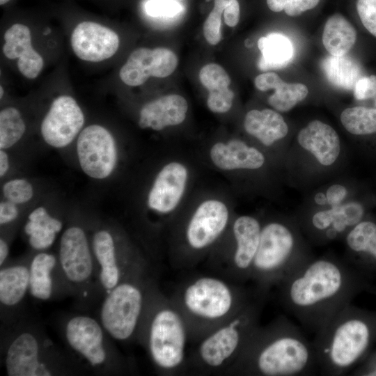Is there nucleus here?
<instances>
[{"mask_svg": "<svg viewBox=\"0 0 376 376\" xmlns=\"http://www.w3.org/2000/svg\"><path fill=\"white\" fill-rule=\"evenodd\" d=\"M370 279L348 261L310 258L276 288L284 309L305 329L316 333L360 292Z\"/></svg>", "mask_w": 376, "mask_h": 376, "instance_id": "nucleus-1", "label": "nucleus"}, {"mask_svg": "<svg viewBox=\"0 0 376 376\" xmlns=\"http://www.w3.org/2000/svg\"><path fill=\"white\" fill-rule=\"evenodd\" d=\"M319 370L315 348L302 330L284 315L256 328L226 374L305 376Z\"/></svg>", "mask_w": 376, "mask_h": 376, "instance_id": "nucleus-2", "label": "nucleus"}, {"mask_svg": "<svg viewBox=\"0 0 376 376\" xmlns=\"http://www.w3.org/2000/svg\"><path fill=\"white\" fill-rule=\"evenodd\" d=\"M312 342L322 375L352 372L376 343V311L350 303L315 333Z\"/></svg>", "mask_w": 376, "mask_h": 376, "instance_id": "nucleus-3", "label": "nucleus"}, {"mask_svg": "<svg viewBox=\"0 0 376 376\" xmlns=\"http://www.w3.org/2000/svg\"><path fill=\"white\" fill-rule=\"evenodd\" d=\"M259 292L228 279L199 275L180 283L171 299L187 322L190 341L196 343Z\"/></svg>", "mask_w": 376, "mask_h": 376, "instance_id": "nucleus-4", "label": "nucleus"}, {"mask_svg": "<svg viewBox=\"0 0 376 376\" xmlns=\"http://www.w3.org/2000/svg\"><path fill=\"white\" fill-rule=\"evenodd\" d=\"M138 336L159 373L176 375L188 370L187 322L171 297L156 286L150 296Z\"/></svg>", "mask_w": 376, "mask_h": 376, "instance_id": "nucleus-5", "label": "nucleus"}, {"mask_svg": "<svg viewBox=\"0 0 376 376\" xmlns=\"http://www.w3.org/2000/svg\"><path fill=\"white\" fill-rule=\"evenodd\" d=\"M268 295L259 292L236 313L196 342L188 354V370L203 375L226 373L260 325Z\"/></svg>", "mask_w": 376, "mask_h": 376, "instance_id": "nucleus-6", "label": "nucleus"}, {"mask_svg": "<svg viewBox=\"0 0 376 376\" xmlns=\"http://www.w3.org/2000/svg\"><path fill=\"white\" fill-rule=\"evenodd\" d=\"M146 266L139 264L116 287L107 292L100 308V323L108 335L127 341L139 334L154 288L146 275Z\"/></svg>", "mask_w": 376, "mask_h": 376, "instance_id": "nucleus-7", "label": "nucleus"}, {"mask_svg": "<svg viewBox=\"0 0 376 376\" xmlns=\"http://www.w3.org/2000/svg\"><path fill=\"white\" fill-rule=\"evenodd\" d=\"M311 258L302 251L290 226L271 221L262 227L250 281L268 293Z\"/></svg>", "mask_w": 376, "mask_h": 376, "instance_id": "nucleus-8", "label": "nucleus"}, {"mask_svg": "<svg viewBox=\"0 0 376 376\" xmlns=\"http://www.w3.org/2000/svg\"><path fill=\"white\" fill-rule=\"evenodd\" d=\"M76 151L79 166L88 177L109 178L118 162V148L111 133L100 125H91L77 136Z\"/></svg>", "mask_w": 376, "mask_h": 376, "instance_id": "nucleus-9", "label": "nucleus"}, {"mask_svg": "<svg viewBox=\"0 0 376 376\" xmlns=\"http://www.w3.org/2000/svg\"><path fill=\"white\" fill-rule=\"evenodd\" d=\"M106 334L101 323L88 315H74L64 327L65 339L71 350L95 369L111 364L113 352Z\"/></svg>", "mask_w": 376, "mask_h": 376, "instance_id": "nucleus-10", "label": "nucleus"}, {"mask_svg": "<svg viewBox=\"0 0 376 376\" xmlns=\"http://www.w3.org/2000/svg\"><path fill=\"white\" fill-rule=\"evenodd\" d=\"M4 361L8 376H50L56 373L48 357L47 346L32 331H22L12 338Z\"/></svg>", "mask_w": 376, "mask_h": 376, "instance_id": "nucleus-11", "label": "nucleus"}, {"mask_svg": "<svg viewBox=\"0 0 376 376\" xmlns=\"http://www.w3.org/2000/svg\"><path fill=\"white\" fill-rule=\"evenodd\" d=\"M91 244L85 230L71 226L62 233L58 247V265L65 280L73 287L88 284L95 266Z\"/></svg>", "mask_w": 376, "mask_h": 376, "instance_id": "nucleus-12", "label": "nucleus"}, {"mask_svg": "<svg viewBox=\"0 0 376 376\" xmlns=\"http://www.w3.org/2000/svg\"><path fill=\"white\" fill-rule=\"evenodd\" d=\"M85 122L84 113L76 100L70 95L55 98L43 118L40 133L51 147L63 148L78 136Z\"/></svg>", "mask_w": 376, "mask_h": 376, "instance_id": "nucleus-13", "label": "nucleus"}, {"mask_svg": "<svg viewBox=\"0 0 376 376\" xmlns=\"http://www.w3.org/2000/svg\"><path fill=\"white\" fill-rule=\"evenodd\" d=\"M261 229L260 222L251 216H240L233 222L232 233L235 248L226 265L221 269L228 279L242 283L250 281Z\"/></svg>", "mask_w": 376, "mask_h": 376, "instance_id": "nucleus-14", "label": "nucleus"}, {"mask_svg": "<svg viewBox=\"0 0 376 376\" xmlns=\"http://www.w3.org/2000/svg\"><path fill=\"white\" fill-rule=\"evenodd\" d=\"M229 212L226 205L218 200L203 202L190 218L185 232L189 250L203 251L210 247L226 230Z\"/></svg>", "mask_w": 376, "mask_h": 376, "instance_id": "nucleus-15", "label": "nucleus"}, {"mask_svg": "<svg viewBox=\"0 0 376 376\" xmlns=\"http://www.w3.org/2000/svg\"><path fill=\"white\" fill-rule=\"evenodd\" d=\"M178 62L177 56L167 48L141 47L131 52L120 70L119 77L125 84L138 86L150 77H169L176 69Z\"/></svg>", "mask_w": 376, "mask_h": 376, "instance_id": "nucleus-16", "label": "nucleus"}, {"mask_svg": "<svg viewBox=\"0 0 376 376\" xmlns=\"http://www.w3.org/2000/svg\"><path fill=\"white\" fill-rule=\"evenodd\" d=\"M70 43L80 59L100 62L113 56L119 47V38L112 29L93 22H82L73 30Z\"/></svg>", "mask_w": 376, "mask_h": 376, "instance_id": "nucleus-17", "label": "nucleus"}, {"mask_svg": "<svg viewBox=\"0 0 376 376\" xmlns=\"http://www.w3.org/2000/svg\"><path fill=\"white\" fill-rule=\"evenodd\" d=\"M91 246L100 283L107 292L116 287L139 265L120 258L114 237L107 229H99L94 233Z\"/></svg>", "mask_w": 376, "mask_h": 376, "instance_id": "nucleus-18", "label": "nucleus"}, {"mask_svg": "<svg viewBox=\"0 0 376 376\" xmlns=\"http://www.w3.org/2000/svg\"><path fill=\"white\" fill-rule=\"evenodd\" d=\"M188 172L177 162L166 164L157 173L148 196V207L160 214L172 212L181 200Z\"/></svg>", "mask_w": 376, "mask_h": 376, "instance_id": "nucleus-19", "label": "nucleus"}, {"mask_svg": "<svg viewBox=\"0 0 376 376\" xmlns=\"http://www.w3.org/2000/svg\"><path fill=\"white\" fill-rule=\"evenodd\" d=\"M3 53L9 59L18 58L17 68L28 79L36 78L41 72L44 61L32 47L29 28L22 24L12 25L4 33Z\"/></svg>", "mask_w": 376, "mask_h": 376, "instance_id": "nucleus-20", "label": "nucleus"}, {"mask_svg": "<svg viewBox=\"0 0 376 376\" xmlns=\"http://www.w3.org/2000/svg\"><path fill=\"white\" fill-rule=\"evenodd\" d=\"M349 263L370 279L376 276V223L361 221L347 233Z\"/></svg>", "mask_w": 376, "mask_h": 376, "instance_id": "nucleus-21", "label": "nucleus"}, {"mask_svg": "<svg viewBox=\"0 0 376 376\" xmlns=\"http://www.w3.org/2000/svg\"><path fill=\"white\" fill-rule=\"evenodd\" d=\"M187 110V102L182 96L166 95L143 106L139 113V125L142 129L159 131L182 123Z\"/></svg>", "mask_w": 376, "mask_h": 376, "instance_id": "nucleus-22", "label": "nucleus"}, {"mask_svg": "<svg viewBox=\"0 0 376 376\" xmlns=\"http://www.w3.org/2000/svg\"><path fill=\"white\" fill-rule=\"evenodd\" d=\"M299 145L312 153L324 166L332 164L340 152V140L329 125L315 120L301 130L297 136Z\"/></svg>", "mask_w": 376, "mask_h": 376, "instance_id": "nucleus-23", "label": "nucleus"}, {"mask_svg": "<svg viewBox=\"0 0 376 376\" xmlns=\"http://www.w3.org/2000/svg\"><path fill=\"white\" fill-rule=\"evenodd\" d=\"M210 156L217 168L225 171L257 169L265 162V157L258 150L237 139L214 144Z\"/></svg>", "mask_w": 376, "mask_h": 376, "instance_id": "nucleus-24", "label": "nucleus"}, {"mask_svg": "<svg viewBox=\"0 0 376 376\" xmlns=\"http://www.w3.org/2000/svg\"><path fill=\"white\" fill-rule=\"evenodd\" d=\"M199 79L209 91L208 109L214 113L228 111L233 105L234 93L228 88L231 80L226 71L217 63H208L201 69Z\"/></svg>", "mask_w": 376, "mask_h": 376, "instance_id": "nucleus-25", "label": "nucleus"}, {"mask_svg": "<svg viewBox=\"0 0 376 376\" xmlns=\"http://www.w3.org/2000/svg\"><path fill=\"white\" fill-rule=\"evenodd\" d=\"M244 127L248 134L267 146L284 138L288 132L283 118L276 111L268 109L249 111L245 116Z\"/></svg>", "mask_w": 376, "mask_h": 376, "instance_id": "nucleus-26", "label": "nucleus"}, {"mask_svg": "<svg viewBox=\"0 0 376 376\" xmlns=\"http://www.w3.org/2000/svg\"><path fill=\"white\" fill-rule=\"evenodd\" d=\"M62 228L61 220L51 215L45 207L39 206L29 214L24 230L33 249L45 251L54 244Z\"/></svg>", "mask_w": 376, "mask_h": 376, "instance_id": "nucleus-27", "label": "nucleus"}, {"mask_svg": "<svg viewBox=\"0 0 376 376\" xmlns=\"http://www.w3.org/2000/svg\"><path fill=\"white\" fill-rule=\"evenodd\" d=\"M58 259L50 253L41 251L36 253L29 263V292L36 299L49 300L54 295V272Z\"/></svg>", "mask_w": 376, "mask_h": 376, "instance_id": "nucleus-28", "label": "nucleus"}, {"mask_svg": "<svg viewBox=\"0 0 376 376\" xmlns=\"http://www.w3.org/2000/svg\"><path fill=\"white\" fill-rule=\"evenodd\" d=\"M1 267V306L13 308L21 304L29 292V265L19 263Z\"/></svg>", "mask_w": 376, "mask_h": 376, "instance_id": "nucleus-29", "label": "nucleus"}, {"mask_svg": "<svg viewBox=\"0 0 376 376\" xmlns=\"http://www.w3.org/2000/svg\"><path fill=\"white\" fill-rule=\"evenodd\" d=\"M258 47L262 54L258 65L263 71L285 68L294 56L291 41L279 33H272L260 38Z\"/></svg>", "mask_w": 376, "mask_h": 376, "instance_id": "nucleus-30", "label": "nucleus"}, {"mask_svg": "<svg viewBox=\"0 0 376 376\" xmlns=\"http://www.w3.org/2000/svg\"><path fill=\"white\" fill-rule=\"evenodd\" d=\"M322 40L325 49L331 55L343 56L354 45L357 32L352 24L343 15L335 14L327 20Z\"/></svg>", "mask_w": 376, "mask_h": 376, "instance_id": "nucleus-31", "label": "nucleus"}, {"mask_svg": "<svg viewBox=\"0 0 376 376\" xmlns=\"http://www.w3.org/2000/svg\"><path fill=\"white\" fill-rule=\"evenodd\" d=\"M321 66L329 82L341 89H354L358 80L362 77L359 64L345 54L328 56L323 59Z\"/></svg>", "mask_w": 376, "mask_h": 376, "instance_id": "nucleus-32", "label": "nucleus"}, {"mask_svg": "<svg viewBox=\"0 0 376 376\" xmlns=\"http://www.w3.org/2000/svg\"><path fill=\"white\" fill-rule=\"evenodd\" d=\"M343 127L351 134L365 135L376 132V109L364 107L347 108L340 114Z\"/></svg>", "mask_w": 376, "mask_h": 376, "instance_id": "nucleus-33", "label": "nucleus"}, {"mask_svg": "<svg viewBox=\"0 0 376 376\" xmlns=\"http://www.w3.org/2000/svg\"><path fill=\"white\" fill-rule=\"evenodd\" d=\"M26 125L19 111L13 107L0 112V148L8 149L24 136Z\"/></svg>", "mask_w": 376, "mask_h": 376, "instance_id": "nucleus-34", "label": "nucleus"}, {"mask_svg": "<svg viewBox=\"0 0 376 376\" xmlns=\"http://www.w3.org/2000/svg\"><path fill=\"white\" fill-rule=\"evenodd\" d=\"M306 85L300 83L283 82L274 89L268 98V103L277 111L285 112L292 109L308 95Z\"/></svg>", "mask_w": 376, "mask_h": 376, "instance_id": "nucleus-35", "label": "nucleus"}, {"mask_svg": "<svg viewBox=\"0 0 376 376\" xmlns=\"http://www.w3.org/2000/svg\"><path fill=\"white\" fill-rule=\"evenodd\" d=\"M2 192L6 200L17 205L24 204L30 201L34 194L32 184L24 178H14L5 182Z\"/></svg>", "mask_w": 376, "mask_h": 376, "instance_id": "nucleus-36", "label": "nucleus"}, {"mask_svg": "<svg viewBox=\"0 0 376 376\" xmlns=\"http://www.w3.org/2000/svg\"><path fill=\"white\" fill-rule=\"evenodd\" d=\"M145 10L152 17L171 18L182 12V6L175 0H149Z\"/></svg>", "mask_w": 376, "mask_h": 376, "instance_id": "nucleus-37", "label": "nucleus"}, {"mask_svg": "<svg viewBox=\"0 0 376 376\" xmlns=\"http://www.w3.org/2000/svg\"><path fill=\"white\" fill-rule=\"evenodd\" d=\"M221 13L213 8L203 24V34L207 42L216 45L221 40Z\"/></svg>", "mask_w": 376, "mask_h": 376, "instance_id": "nucleus-38", "label": "nucleus"}, {"mask_svg": "<svg viewBox=\"0 0 376 376\" xmlns=\"http://www.w3.org/2000/svg\"><path fill=\"white\" fill-rule=\"evenodd\" d=\"M357 9L364 27L376 37V0H358Z\"/></svg>", "mask_w": 376, "mask_h": 376, "instance_id": "nucleus-39", "label": "nucleus"}, {"mask_svg": "<svg viewBox=\"0 0 376 376\" xmlns=\"http://www.w3.org/2000/svg\"><path fill=\"white\" fill-rule=\"evenodd\" d=\"M354 95L359 100L376 96V75L361 77L354 88Z\"/></svg>", "mask_w": 376, "mask_h": 376, "instance_id": "nucleus-40", "label": "nucleus"}, {"mask_svg": "<svg viewBox=\"0 0 376 376\" xmlns=\"http://www.w3.org/2000/svg\"><path fill=\"white\" fill-rule=\"evenodd\" d=\"M319 1L320 0H287L283 10L288 15L296 17L315 8Z\"/></svg>", "mask_w": 376, "mask_h": 376, "instance_id": "nucleus-41", "label": "nucleus"}, {"mask_svg": "<svg viewBox=\"0 0 376 376\" xmlns=\"http://www.w3.org/2000/svg\"><path fill=\"white\" fill-rule=\"evenodd\" d=\"M283 82V81L277 74L272 72L260 74L254 79L256 88L261 91L274 90Z\"/></svg>", "mask_w": 376, "mask_h": 376, "instance_id": "nucleus-42", "label": "nucleus"}, {"mask_svg": "<svg viewBox=\"0 0 376 376\" xmlns=\"http://www.w3.org/2000/svg\"><path fill=\"white\" fill-rule=\"evenodd\" d=\"M17 205L8 200L0 203V224L5 226L15 221L19 217Z\"/></svg>", "mask_w": 376, "mask_h": 376, "instance_id": "nucleus-43", "label": "nucleus"}, {"mask_svg": "<svg viewBox=\"0 0 376 376\" xmlns=\"http://www.w3.org/2000/svg\"><path fill=\"white\" fill-rule=\"evenodd\" d=\"M352 373L353 375L376 376V352L370 353Z\"/></svg>", "mask_w": 376, "mask_h": 376, "instance_id": "nucleus-44", "label": "nucleus"}, {"mask_svg": "<svg viewBox=\"0 0 376 376\" xmlns=\"http://www.w3.org/2000/svg\"><path fill=\"white\" fill-rule=\"evenodd\" d=\"M347 195V190L345 187L340 185H334L327 191V202L331 207L340 205Z\"/></svg>", "mask_w": 376, "mask_h": 376, "instance_id": "nucleus-45", "label": "nucleus"}, {"mask_svg": "<svg viewBox=\"0 0 376 376\" xmlns=\"http://www.w3.org/2000/svg\"><path fill=\"white\" fill-rule=\"evenodd\" d=\"M224 22L230 27L235 26L240 19V5L233 0L224 10Z\"/></svg>", "mask_w": 376, "mask_h": 376, "instance_id": "nucleus-46", "label": "nucleus"}, {"mask_svg": "<svg viewBox=\"0 0 376 376\" xmlns=\"http://www.w3.org/2000/svg\"><path fill=\"white\" fill-rule=\"evenodd\" d=\"M10 162L7 152L5 150H0V176L3 177L8 171Z\"/></svg>", "mask_w": 376, "mask_h": 376, "instance_id": "nucleus-47", "label": "nucleus"}, {"mask_svg": "<svg viewBox=\"0 0 376 376\" xmlns=\"http://www.w3.org/2000/svg\"><path fill=\"white\" fill-rule=\"evenodd\" d=\"M9 254V246L8 242L3 239H0V266H3L6 261Z\"/></svg>", "mask_w": 376, "mask_h": 376, "instance_id": "nucleus-48", "label": "nucleus"}, {"mask_svg": "<svg viewBox=\"0 0 376 376\" xmlns=\"http://www.w3.org/2000/svg\"><path fill=\"white\" fill-rule=\"evenodd\" d=\"M287 0H267L268 8L274 12H280L284 9Z\"/></svg>", "mask_w": 376, "mask_h": 376, "instance_id": "nucleus-49", "label": "nucleus"}, {"mask_svg": "<svg viewBox=\"0 0 376 376\" xmlns=\"http://www.w3.org/2000/svg\"><path fill=\"white\" fill-rule=\"evenodd\" d=\"M233 0H214V8L217 10L222 13L224 9L233 1Z\"/></svg>", "mask_w": 376, "mask_h": 376, "instance_id": "nucleus-50", "label": "nucleus"}, {"mask_svg": "<svg viewBox=\"0 0 376 376\" xmlns=\"http://www.w3.org/2000/svg\"><path fill=\"white\" fill-rule=\"evenodd\" d=\"M314 199L315 203L318 205H324L327 203V196L323 193H318L315 194Z\"/></svg>", "mask_w": 376, "mask_h": 376, "instance_id": "nucleus-51", "label": "nucleus"}, {"mask_svg": "<svg viewBox=\"0 0 376 376\" xmlns=\"http://www.w3.org/2000/svg\"><path fill=\"white\" fill-rule=\"evenodd\" d=\"M10 0H0V4L2 6V5H4L5 3H6L7 2H8Z\"/></svg>", "mask_w": 376, "mask_h": 376, "instance_id": "nucleus-52", "label": "nucleus"}, {"mask_svg": "<svg viewBox=\"0 0 376 376\" xmlns=\"http://www.w3.org/2000/svg\"><path fill=\"white\" fill-rule=\"evenodd\" d=\"M0 89H1V92H0L1 95H0V97L2 98L3 95V87H2L1 86V87H0Z\"/></svg>", "mask_w": 376, "mask_h": 376, "instance_id": "nucleus-53", "label": "nucleus"}, {"mask_svg": "<svg viewBox=\"0 0 376 376\" xmlns=\"http://www.w3.org/2000/svg\"><path fill=\"white\" fill-rule=\"evenodd\" d=\"M370 290H372L374 292V293L376 295V288L370 287Z\"/></svg>", "mask_w": 376, "mask_h": 376, "instance_id": "nucleus-54", "label": "nucleus"}, {"mask_svg": "<svg viewBox=\"0 0 376 376\" xmlns=\"http://www.w3.org/2000/svg\"><path fill=\"white\" fill-rule=\"evenodd\" d=\"M375 104L376 106V96L375 97Z\"/></svg>", "mask_w": 376, "mask_h": 376, "instance_id": "nucleus-55", "label": "nucleus"}, {"mask_svg": "<svg viewBox=\"0 0 376 376\" xmlns=\"http://www.w3.org/2000/svg\"><path fill=\"white\" fill-rule=\"evenodd\" d=\"M179 1H182V0H179Z\"/></svg>", "mask_w": 376, "mask_h": 376, "instance_id": "nucleus-56", "label": "nucleus"}]
</instances>
